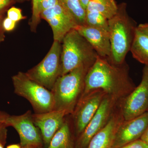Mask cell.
<instances>
[{
	"label": "cell",
	"instance_id": "cell-1",
	"mask_svg": "<svg viewBox=\"0 0 148 148\" xmlns=\"http://www.w3.org/2000/svg\"><path fill=\"white\" fill-rule=\"evenodd\" d=\"M135 88L125 62L121 65H115L107 58L98 56L88 71L80 98L93 90H101L116 101L127 96Z\"/></svg>",
	"mask_w": 148,
	"mask_h": 148
},
{
	"label": "cell",
	"instance_id": "cell-2",
	"mask_svg": "<svg viewBox=\"0 0 148 148\" xmlns=\"http://www.w3.org/2000/svg\"><path fill=\"white\" fill-rule=\"evenodd\" d=\"M92 66H80L58 78L51 90L54 98L53 110L64 112L67 115L73 113L83 92L86 74Z\"/></svg>",
	"mask_w": 148,
	"mask_h": 148
},
{
	"label": "cell",
	"instance_id": "cell-3",
	"mask_svg": "<svg viewBox=\"0 0 148 148\" xmlns=\"http://www.w3.org/2000/svg\"><path fill=\"white\" fill-rule=\"evenodd\" d=\"M108 25L111 49L109 61L115 65H121L130 51L137 26L127 15L125 5L118 7L116 14L108 20Z\"/></svg>",
	"mask_w": 148,
	"mask_h": 148
},
{
	"label": "cell",
	"instance_id": "cell-4",
	"mask_svg": "<svg viewBox=\"0 0 148 148\" xmlns=\"http://www.w3.org/2000/svg\"><path fill=\"white\" fill-rule=\"evenodd\" d=\"M61 45V76L81 66H92L98 56L75 29L71 30L65 36Z\"/></svg>",
	"mask_w": 148,
	"mask_h": 148
},
{
	"label": "cell",
	"instance_id": "cell-5",
	"mask_svg": "<svg viewBox=\"0 0 148 148\" xmlns=\"http://www.w3.org/2000/svg\"><path fill=\"white\" fill-rule=\"evenodd\" d=\"M12 79L14 93L29 101L35 113L53 110L54 98L51 90L31 79L24 72H18Z\"/></svg>",
	"mask_w": 148,
	"mask_h": 148
},
{
	"label": "cell",
	"instance_id": "cell-6",
	"mask_svg": "<svg viewBox=\"0 0 148 148\" xmlns=\"http://www.w3.org/2000/svg\"><path fill=\"white\" fill-rule=\"evenodd\" d=\"M61 43L53 41L44 58L26 73L31 79L51 90L61 73Z\"/></svg>",
	"mask_w": 148,
	"mask_h": 148
},
{
	"label": "cell",
	"instance_id": "cell-7",
	"mask_svg": "<svg viewBox=\"0 0 148 148\" xmlns=\"http://www.w3.org/2000/svg\"><path fill=\"white\" fill-rule=\"evenodd\" d=\"M124 121L133 119L148 111V66L143 69L139 85L126 96L122 109Z\"/></svg>",
	"mask_w": 148,
	"mask_h": 148
},
{
	"label": "cell",
	"instance_id": "cell-8",
	"mask_svg": "<svg viewBox=\"0 0 148 148\" xmlns=\"http://www.w3.org/2000/svg\"><path fill=\"white\" fill-rule=\"evenodd\" d=\"M40 17L50 26L53 41L61 43L65 36L78 26L74 17L59 2L53 7L42 12Z\"/></svg>",
	"mask_w": 148,
	"mask_h": 148
},
{
	"label": "cell",
	"instance_id": "cell-9",
	"mask_svg": "<svg viewBox=\"0 0 148 148\" xmlns=\"http://www.w3.org/2000/svg\"><path fill=\"white\" fill-rule=\"evenodd\" d=\"M106 94L101 90H93L80 99L73 113L74 125L81 135L95 114Z\"/></svg>",
	"mask_w": 148,
	"mask_h": 148
},
{
	"label": "cell",
	"instance_id": "cell-10",
	"mask_svg": "<svg viewBox=\"0 0 148 148\" xmlns=\"http://www.w3.org/2000/svg\"><path fill=\"white\" fill-rule=\"evenodd\" d=\"M116 101L108 95L104 96L95 114L81 134L77 142V148H87L92 137L108 121Z\"/></svg>",
	"mask_w": 148,
	"mask_h": 148
},
{
	"label": "cell",
	"instance_id": "cell-11",
	"mask_svg": "<svg viewBox=\"0 0 148 148\" xmlns=\"http://www.w3.org/2000/svg\"><path fill=\"white\" fill-rule=\"evenodd\" d=\"M30 110L20 115L9 116L6 121L8 126H11L18 132L21 147L42 145V138L39 130L35 125Z\"/></svg>",
	"mask_w": 148,
	"mask_h": 148
},
{
	"label": "cell",
	"instance_id": "cell-12",
	"mask_svg": "<svg viewBox=\"0 0 148 148\" xmlns=\"http://www.w3.org/2000/svg\"><path fill=\"white\" fill-rule=\"evenodd\" d=\"M148 126V112L140 116L122 122L118 127L113 148H119L140 139Z\"/></svg>",
	"mask_w": 148,
	"mask_h": 148
},
{
	"label": "cell",
	"instance_id": "cell-13",
	"mask_svg": "<svg viewBox=\"0 0 148 148\" xmlns=\"http://www.w3.org/2000/svg\"><path fill=\"white\" fill-rule=\"evenodd\" d=\"M66 115L64 112L54 110L42 113L32 114L33 121L39 130L43 142L47 147L51 139L64 124Z\"/></svg>",
	"mask_w": 148,
	"mask_h": 148
},
{
	"label": "cell",
	"instance_id": "cell-14",
	"mask_svg": "<svg viewBox=\"0 0 148 148\" xmlns=\"http://www.w3.org/2000/svg\"><path fill=\"white\" fill-rule=\"evenodd\" d=\"M75 29L88 42L99 56L110 60L111 49L108 32L86 25H78Z\"/></svg>",
	"mask_w": 148,
	"mask_h": 148
},
{
	"label": "cell",
	"instance_id": "cell-15",
	"mask_svg": "<svg viewBox=\"0 0 148 148\" xmlns=\"http://www.w3.org/2000/svg\"><path fill=\"white\" fill-rule=\"evenodd\" d=\"M116 114L111 115L106 125L91 139L87 148H113L118 127L122 122Z\"/></svg>",
	"mask_w": 148,
	"mask_h": 148
},
{
	"label": "cell",
	"instance_id": "cell-16",
	"mask_svg": "<svg viewBox=\"0 0 148 148\" xmlns=\"http://www.w3.org/2000/svg\"><path fill=\"white\" fill-rule=\"evenodd\" d=\"M130 51L133 58L148 66V36L140 32L137 28Z\"/></svg>",
	"mask_w": 148,
	"mask_h": 148
},
{
	"label": "cell",
	"instance_id": "cell-17",
	"mask_svg": "<svg viewBox=\"0 0 148 148\" xmlns=\"http://www.w3.org/2000/svg\"><path fill=\"white\" fill-rule=\"evenodd\" d=\"M118 7L114 0H90L86 10H95L108 20L117 12Z\"/></svg>",
	"mask_w": 148,
	"mask_h": 148
},
{
	"label": "cell",
	"instance_id": "cell-18",
	"mask_svg": "<svg viewBox=\"0 0 148 148\" xmlns=\"http://www.w3.org/2000/svg\"><path fill=\"white\" fill-rule=\"evenodd\" d=\"M47 148H74L70 125L66 120L51 139Z\"/></svg>",
	"mask_w": 148,
	"mask_h": 148
},
{
	"label": "cell",
	"instance_id": "cell-19",
	"mask_svg": "<svg viewBox=\"0 0 148 148\" xmlns=\"http://www.w3.org/2000/svg\"><path fill=\"white\" fill-rule=\"evenodd\" d=\"M58 1L71 14L78 25H84L86 11L82 7L79 0H58Z\"/></svg>",
	"mask_w": 148,
	"mask_h": 148
},
{
	"label": "cell",
	"instance_id": "cell-20",
	"mask_svg": "<svg viewBox=\"0 0 148 148\" xmlns=\"http://www.w3.org/2000/svg\"><path fill=\"white\" fill-rule=\"evenodd\" d=\"M84 25L95 27L108 32V20L95 10H86Z\"/></svg>",
	"mask_w": 148,
	"mask_h": 148
},
{
	"label": "cell",
	"instance_id": "cell-21",
	"mask_svg": "<svg viewBox=\"0 0 148 148\" xmlns=\"http://www.w3.org/2000/svg\"><path fill=\"white\" fill-rule=\"evenodd\" d=\"M39 0H32V15L29 24L32 32L36 33L41 21L40 13L39 10Z\"/></svg>",
	"mask_w": 148,
	"mask_h": 148
},
{
	"label": "cell",
	"instance_id": "cell-22",
	"mask_svg": "<svg viewBox=\"0 0 148 148\" xmlns=\"http://www.w3.org/2000/svg\"><path fill=\"white\" fill-rule=\"evenodd\" d=\"M7 17L16 23L27 18L22 14V11L20 8L15 7H12L7 11Z\"/></svg>",
	"mask_w": 148,
	"mask_h": 148
},
{
	"label": "cell",
	"instance_id": "cell-23",
	"mask_svg": "<svg viewBox=\"0 0 148 148\" xmlns=\"http://www.w3.org/2000/svg\"><path fill=\"white\" fill-rule=\"evenodd\" d=\"M58 3V0H39L38 7L40 13L43 11L53 7Z\"/></svg>",
	"mask_w": 148,
	"mask_h": 148
},
{
	"label": "cell",
	"instance_id": "cell-24",
	"mask_svg": "<svg viewBox=\"0 0 148 148\" xmlns=\"http://www.w3.org/2000/svg\"><path fill=\"white\" fill-rule=\"evenodd\" d=\"M16 22L11 20L8 17L4 18L3 21V27L5 32H10L13 31L16 27Z\"/></svg>",
	"mask_w": 148,
	"mask_h": 148
},
{
	"label": "cell",
	"instance_id": "cell-25",
	"mask_svg": "<svg viewBox=\"0 0 148 148\" xmlns=\"http://www.w3.org/2000/svg\"><path fill=\"white\" fill-rule=\"evenodd\" d=\"M15 3L14 0H0V15L3 16L5 12Z\"/></svg>",
	"mask_w": 148,
	"mask_h": 148
},
{
	"label": "cell",
	"instance_id": "cell-26",
	"mask_svg": "<svg viewBox=\"0 0 148 148\" xmlns=\"http://www.w3.org/2000/svg\"><path fill=\"white\" fill-rule=\"evenodd\" d=\"M119 148H148V146L140 139Z\"/></svg>",
	"mask_w": 148,
	"mask_h": 148
},
{
	"label": "cell",
	"instance_id": "cell-27",
	"mask_svg": "<svg viewBox=\"0 0 148 148\" xmlns=\"http://www.w3.org/2000/svg\"><path fill=\"white\" fill-rule=\"evenodd\" d=\"M8 127L5 123H0V143L4 145L6 141Z\"/></svg>",
	"mask_w": 148,
	"mask_h": 148
},
{
	"label": "cell",
	"instance_id": "cell-28",
	"mask_svg": "<svg viewBox=\"0 0 148 148\" xmlns=\"http://www.w3.org/2000/svg\"><path fill=\"white\" fill-rule=\"evenodd\" d=\"M3 19V16L0 15V43L3 42L5 39V32L3 29L2 25Z\"/></svg>",
	"mask_w": 148,
	"mask_h": 148
},
{
	"label": "cell",
	"instance_id": "cell-29",
	"mask_svg": "<svg viewBox=\"0 0 148 148\" xmlns=\"http://www.w3.org/2000/svg\"><path fill=\"white\" fill-rule=\"evenodd\" d=\"M137 28L140 32L148 36V23L139 24Z\"/></svg>",
	"mask_w": 148,
	"mask_h": 148
},
{
	"label": "cell",
	"instance_id": "cell-30",
	"mask_svg": "<svg viewBox=\"0 0 148 148\" xmlns=\"http://www.w3.org/2000/svg\"><path fill=\"white\" fill-rule=\"evenodd\" d=\"M140 139L145 143L148 146V126L141 136Z\"/></svg>",
	"mask_w": 148,
	"mask_h": 148
},
{
	"label": "cell",
	"instance_id": "cell-31",
	"mask_svg": "<svg viewBox=\"0 0 148 148\" xmlns=\"http://www.w3.org/2000/svg\"><path fill=\"white\" fill-rule=\"evenodd\" d=\"M9 114L5 112L0 111V123H5Z\"/></svg>",
	"mask_w": 148,
	"mask_h": 148
},
{
	"label": "cell",
	"instance_id": "cell-32",
	"mask_svg": "<svg viewBox=\"0 0 148 148\" xmlns=\"http://www.w3.org/2000/svg\"><path fill=\"white\" fill-rule=\"evenodd\" d=\"M79 1L82 7L86 10L90 0H79Z\"/></svg>",
	"mask_w": 148,
	"mask_h": 148
},
{
	"label": "cell",
	"instance_id": "cell-33",
	"mask_svg": "<svg viewBox=\"0 0 148 148\" xmlns=\"http://www.w3.org/2000/svg\"><path fill=\"white\" fill-rule=\"evenodd\" d=\"M22 148H42V145H30L22 147Z\"/></svg>",
	"mask_w": 148,
	"mask_h": 148
},
{
	"label": "cell",
	"instance_id": "cell-34",
	"mask_svg": "<svg viewBox=\"0 0 148 148\" xmlns=\"http://www.w3.org/2000/svg\"><path fill=\"white\" fill-rule=\"evenodd\" d=\"M6 148H22L21 145L18 144H12L7 147Z\"/></svg>",
	"mask_w": 148,
	"mask_h": 148
},
{
	"label": "cell",
	"instance_id": "cell-35",
	"mask_svg": "<svg viewBox=\"0 0 148 148\" xmlns=\"http://www.w3.org/2000/svg\"><path fill=\"white\" fill-rule=\"evenodd\" d=\"M15 3H23L25 1H30V0H14Z\"/></svg>",
	"mask_w": 148,
	"mask_h": 148
},
{
	"label": "cell",
	"instance_id": "cell-36",
	"mask_svg": "<svg viewBox=\"0 0 148 148\" xmlns=\"http://www.w3.org/2000/svg\"><path fill=\"white\" fill-rule=\"evenodd\" d=\"M4 145H3L2 143H0V148H4Z\"/></svg>",
	"mask_w": 148,
	"mask_h": 148
},
{
	"label": "cell",
	"instance_id": "cell-37",
	"mask_svg": "<svg viewBox=\"0 0 148 148\" xmlns=\"http://www.w3.org/2000/svg\"></svg>",
	"mask_w": 148,
	"mask_h": 148
}]
</instances>
